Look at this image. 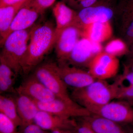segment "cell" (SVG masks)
<instances>
[{
    "label": "cell",
    "mask_w": 133,
    "mask_h": 133,
    "mask_svg": "<svg viewBox=\"0 0 133 133\" xmlns=\"http://www.w3.org/2000/svg\"><path fill=\"white\" fill-rule=\"evenodd\" d=\"M125 65H126L129 70L133 72V57H129L127 63Z\"/></svg>",
    "instance_id": "cell-32"
},
{
    "label": "cell",
    "mask_w": 133,
    "mask_h": 133,
    "mask_svg": "<svg viewBox=\"0 0 133 133\" xmlns=\"http://www.w3.org/2000/svg\"><path fill=\"white\" fill-rule=\"evenodd\" d=\"M52 13L56 21V31H57L74 24L77 11L61 1L56 3L52 8Z\"/></svg>",
    "instance_id": "cell-19"
},
{
    "label": "cell",
    "mask_w": 133,
    "mask_h": 133,
    "mask_svg": "<svg viewBox=\"0 0 133 133\" xmlns=\"http://www.w3.org/2000/svg\"><path fill=\"white\" fill-rule=\"evenodd\" d=\"M99 0H69L66 4L76 11H79L94 5Z\"/></svg>",
    "instance_id": "cell-26"
},
{
    "label": "cell",
    "mask_w": 133,
    "mask_h": 133,
    "mask_svg": "<svg viewBox=\"0 0 133 133\" xmlns=\"http://www.w3.org/2000/svg\"><path fill=\"white\" fill-rule=\"evenodd\" d=\"M80 118L95 133H129L122 124L101 116L91 114Z\"/></svg>",
    "instance_id": "cell-15"
},
{
    "label": "cell",
    "mask_w": 133,
    "mask_h": 133,
    "mask_svg": "<svg viewBox=\"0 0 133 133\" xmlns=\"http://www.w3.org/2000/svg\"><path fill=\"white\" fill-rule=\"evenodd\" d=\"M118 14L121 17V29L123 33L133 21V0H119Z\"/></svg>",
    "instance_id": "cell-23"
},
{
    "label": "cell",
    "mask_w": 133,
    "mask_h": 133,
    "mask_svg": "<svg viewBox=\"0 0 133 133\" xmlns=\"http://www.w3.org/2000/svg\"><path fill=\"white\" fill-rule=\"evenodd\" d=\"M87 126H88V130H87V133H95V132L93 131L92 129H91L90 128V127H89V126L88 125H87Z\"/></svg>",
    "instance_id": "cell-34"
},
{
    "label": "cell",
    "mask_w": 133,
    "mask_h": 133,
    "mask_svg": "<svg viewBox=\"0 0 133 133\" xmlns=\"http://www.w3.org/2000/svg\"><path fill=\"white\" fill-rule=\"evenodd\" d=\"M89 110L91 114L121 124L133 123V108L128 102L117 99Z\"/></svg>",
    "instance_id": "cell-7"
},
{
    "label": "cell",
    "mask_w": 133,
    "mask_h": 133,
    "mask_svg": "<svg viewBox=\"0 0 133 133\" xmlns=\"http://www.w3.org/2000/svg\"><path fill=\"white\" fill-rule=\"evenodd\" d=\"M69 1V0H62V1H63V2H64L66 3Z\"/></svg>",
    "instance_id": "cell-35"
},
{
    "label": "cell",
    "mask_w": 133,
    "mask_h": 133,
    "mask_svg": "<svg viewBox=\"0 0 133 133\" xmlns=\"http://www.w3.org/2000/svg\"><path fill=\"white\" fill-rule=\"evenodd\" d=\"M56 64L49 62L39 65L33 74L57 98L72 101L73 100L69 95L67 86L57 70Z\"/></svg>",
    "instance_id": "cell-5"
},
{
    "label": "cell",
    "mask_w": 133,
    "mask_h": 133,
    "mask_svg": "<svg viewBox=\"0 0 133 133\" xmlns=\"http://www.w3.org/2000/svg\"><path fill=\"white\" fill-rule=\"evenodd\" d=\"M128 56L129 57H133V44L129 47V53Z\"/></svg>",
    "instance_id": "cell-33"
},
{
    "label": "cell",
    "mask_w": 133,
    "mask_h": 133,
    "mask_svg": "<svg viewBox=\"0 0 133 133\" xmlns=\"http://www.w3.org/2000/svg\"><path fill=\"white\" fill-rule=\"evenodd\" d=\"M118 2L116 0H99L92 6L77 11L74 24L83 29L85 26L95 23L110 22L118 14Z\"/></svg>",
    "instance_id": "cell-4"
},
{
    "label": "cell",
    "mask_w": 133,
    "mask_h": 133,
    "mask_svg": "<svg viewBox=\"0 0 133 133\" xmlns=\"http://www.w3.org/2000/svg\"><path fill=\"white\" fill-rule=\"evenodd\" d=\"M32 27L10 33L1 46L0 59L9 65L17 75L22 73V62L28 48Z\"/></svg>",
    "instance_id": "cell-3"
},
{
    "label": "cell",
    "mask_w": 133,
    "mask_h": 133,
    "mask_svg": "<svg viewBox=\"0 0 133 133\" xmlns=\"http://www.w3.org/2000/svg\"><path fill=\"white\" fill-rule=\"evenodd\" d=\"M55 46L58 64L65 63L79 40L83 37V29L75 24L56 31Z\"/></svg>",
    "instance_id": "cell-6"
},
{
    "label": "cell",
    "mask_w": 133,
    "mask_h": 133,
    "mask_svg": "<svg viewBox=\"0 0 133 133\" xmlns=\"http://www.w3.org/2000/svg\"><path fill=\"white\" fill-rule=\"evenodd\" d=\"M0 7V43L2 46L10 27L19 10L28 1Z\"/></svg>",
    "instance_id": "cell-20"
},
{
    "label": "cell",
    "mask_w": 133,
    "mask_h": 133,
    "mask_svg": "<svg viewBox=\"0 0 133 133\" xmlns=\"http://www.w3.org/2000/svg\"><path fill=\"white\" fill-rule=\"evenodd\" d=\"M0 112L11 120L17 127L22 126V121L17 112L15 98L1 94Z\"/></svg>",
    "instance_id": "cell-21"
},
{
    "label": "cell",
    "mask_w": 133,
    "mask_h": 133,
    "mask_svg": "<svg viewBox=\"0 0 133 133\" xmlns=\"http://www.w3.org/2000/svg\"><path fill=\"white\" fill-rule=\"evenodd\" d=\"M27 0H0V7L14 5Z\"/></svg>",
    "instance_id": "cell-30"
},
{
    "label": "cell",
    "mask_w": 133,
    "mask_h": 133,
    "mask_svg": "<svg viewBox=\"0 0 133 133\" xmlns=\"http://www.w3.org/2000/svg\"><path fill=\"white\" fill-rule=\"evenodd\" d=\"M103 51L116 57L128 55L129 48L123 39L115 38L108 42L104 48Z\"/></svg>",
    "instance_id": "cell-24"
},
{
    "label": "cell",
    "mask_w": 133,
    "mask_h": 133,
    "mask_svg": "<svg viewBox=\"0 0 133 133\" xmlns=\"http://www.w3.org/2000/svg\"><path fill=\"white\" fill-rule=\"evenodd\" d=\"M32 1L36 7L43 14L45 10L54 4L56 0H32Z\"/></svg>",
    "instance_id": "cell-27"
},
{
    "label": "cell",
    "mask_w": 133,
    "mask_h": 133,
    "mask_svg": "<svg viewBox=\"0 0 133 133\" xmlns=\"http://www.w3.org/2000/svg\"><path fill=\"white\" fill-rule=\"evenodd\" d=\"M116 96L114 82L109 84L105 80L96 79L84 88L74 89L71 97L89 111L116 99Z\"/></svg>",
    "instance_id": "cell-2"
},
{
    "label": "cell",
    "mask_w": 133,
    "mask_h": 133,
    "mask_svg": "<svg viewBox=\"0 0 133 133\" xmlns=\"http://www.w3.org/2000/svg\"><path fill=\"white\" fill-rule=\"evenodd\" d=\"M116 91V99L124 101L133 106V72L124 65L123 73L114 82Z\"/></svg>",
    "instance_id": "cell-16"
},
{
    "label": "cell",
    "mask_w": 133,
    "mask_h": 133,
    "mask_svg": "<svg viewBox=\"0 0 133 133\" xmlns=\"http://www.w3.org/2000/svg\"><path fill=\"white\" fill-rule=\"evenodd\" d=\"M56 37V26L47 22L33 26L25 56L22 63V73L28 75L40 64L55 46Z\"/></svg>",
    "instance_id": "cell-1"
},
{
    "label": "cell",
    "mask_w": 133,
    "mask_h": 133,
    "mask_svg": "<svg viewBox=\"0 0 133 133\" xmlns=\"http://www.w3.org/2000/svg\"><path fill=\"white\" fill-rule=\"evenodd\" d=\"M122 34L123 40L129 48L133 44V21L129 24Z\"/></svg>",
    "instance_id": "cell-28"
},
{
    "label": "cell",
    "mask_w": 133,
    "mask_h": 133,
    "mask_svg": "<svg viewBox=\"0 0 133 133\" xmlns=\"http://www.w3.org/2000/svg\"><path fill=\"white\" fill-rule=\"evenodd\" d=\"M119 66L118 57L102 51L94 58L88 69L95 79L106 80L116 76Z\"/></svg>",
    "instance_id": "cell-10"
},
{
    "label": "cell",
    "mask_w": 133,
    "mask_h": 133,
    "mask_svg": "<svg viewBox=\"0 0 133 133\" xmlns=\"http://www.w3.org/2000/svg\"><path fill=\"white\" fill-rule=\"evenodd\" d=\"M34 123L44 131L57 129L75 131L77 122L73 119L64 118L40 110L35 117Z\"/></svg>",
    "instance_id": "cell-14"
},
{
    "label": "cell",
    "mask_w": 133,
    "mask_h": 133,
    "mask_svg": "<svg viewBox=\"0 0 133 133\" xmlns=\"http://www.w3.org/2000/svg\"><path fill=\"white\" fill-rule=\"evenodd\" d=\"M41 14H42L34 5L32 0H28L15 17L5 39L12 32L25 30L31 28Z\"/></svg>",
    "instance_id": "cell-13"
},
{
    "label": "cell",
    "mask_w": 133,
    "mask_h": 133,
    "mask_svg": "<svg viewBox=\"0 0 133 133\" xmlns=\"http://www.w3.org/2000/svg\"><path fill=\"white\" fill-rule=\"evenodd\" d=\"M83 37L101 44L109 40L113 35L112 27L110 22L89 24L83 28Z\"/></svg>",
    "instance_id": "cell-17"
},
{
    "label": "cell",
    "mask_w": 133,
    "mask_h": 133,
    "mask_svg": "<svg viewBox=\"0 0 133 133\" xmlns=\"http://www.w3.org/2000/svg\"><path fill=\"white\" fill-rule=\"evenodd\" d=\"M17 127L11 120L0 113V133H20Z\"/></svg>",
    "instance_id": "cell-25"
},
{
    "label": "cell",
    "mask_w": 133,
    "mask_h": 133,
    "mask_svg": "<svg viewBox=\"0 0 133 133\" xmlns=\"http://www.w3.org/2000/svg\"><path fill=\"white\" fill-rule=\"evenodd\" d=\"M20 133H46L45 131L33 123L21 127Z\"/></svg>",
    "instance_id": "cell-29"
},
{
    "label": "cell",
    "mask_w": 133,
    "mask_h": 133,
    "mask_svg": "<svg viewBox=\"0 0 133 133\" xmlns=\"http://www.w3.org/2000/svg\"><path fill=\"white\" fill-rule=\"evenodd\" d=\"M15 99L17 112L22 123L21 127L34 123L35 117L40 110L36 102L22 94H18Z\"/></svg>",
    "instance_id": "cell-18"
},
{
    "label": "cell",
    "mask_w": 133,
    "mask_h": 133,
    "mask_svg": "<svg viewBox=\"0 0 133 133\" xmlns=\"http://www.w3.org/2000/svg\"><path fill=\"white\" fill-rule=\"evenodd\" d=\"M50 133H76L74 130H67V129H55L50 131Z\"/></svg>",
    "instance_id": "cell-31"
},
{
    "label": "cell",
    "mask_w": 133,
    "mask_h": 133,
    "mask_svg": "<svg viewBox=\"0 0 133 133\" xmlns=\"http://www.w3.org/2000/svg\"><path fill=\"white\" fill-rule=\"evenodd\" d=\"M35 102L40 110L64 118H82L91 114L88 110L74 100L67 101L56 98L47 102Z\"/></svg>",
    "instance_id": "cell-9"
},
{
    "label": "cell",
    "mask_w": 133,
    "mask_h": 133,
    "mask_svg": "<svg viewBox=\"0 0 133 133\" xmlns=\"http://www.w3.org/2000/svg\"><path fill=\"white\" fill-rule=\"evenodd\" d=\"M103 49L102 44L93 42L83 37L76 44L65 63L88 68L94 58Z\"/></svg>",
    "instance_id": "cell-8"
},
{
    "label": "cell",
    "mask_w": 133,
    "mask_h": 133,
    "mask_svg": "<svg viewBox=\"0 0 133 133\" xmlns=\"http://www.w3.org/2000/svg\"><path fill=\"white\" fill-rule=\"evenodd\" d=\"M17 94H22L37 102H47L56 98L33 74L27 77L16 89Z\"/></svg>",
    "instance_id": "cell-12"
},
{
    "label": "cell",
    "mask_w": 133,
    "mask_h": 133,
    "mask_svg": "<svg viewBox=\"0 0 133 133\" xmlns=\"http://www.w3.org/2000/svg\"><path fill=\"white\" fill-rule=\"evenodd\" d=\"M17 76L13 69L0 59L1 94L13 91Z\"/></svg>",
    "instance_id": "cell-22"
},
{
    "label": "cell",
    "mask_w": 133,
    "mask_h": 133,
    "mask_svg": "<svg viewBox=\"0 0 133 133\" xmlns=\"http://www.w3.org/2000/svg\"><path fill=\"white\" fill-rule=\"evenodd\" d=\"M56 68L65 85L73 90L84 88L96 80L88 70L66 63L56 64Z\"/></svg>",
    "instance_id": "cell-11"
}]
</instances>
